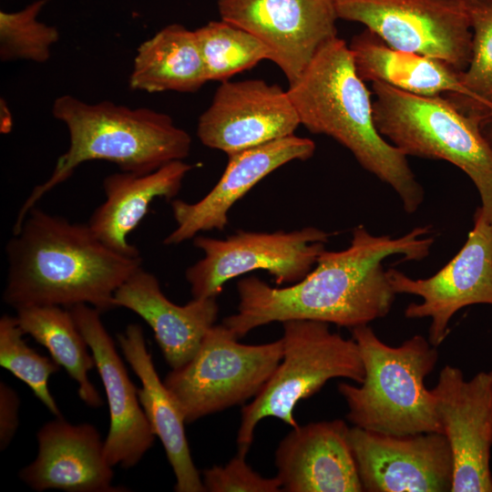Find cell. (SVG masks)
Here are the masks:
<instances>
[{"mask_svg":"<svg viewBox=\"0 0 492 492\" xmlns=\"http://www.w3.org/2000/svg\"><path fill=\"white\" fill-rule=\"evenodd\" d=\"M192 168L183 160H174L149 173L120 171L107 176L103 180L105 200L94 210L87 225L110 249L122 255L140 257L136 246L128 242V235L155 199L170 200L179 193Z\"/></svg>","mask_w":492,"mask_h":492,"instance_id":"22","label":"cell"},{"mask_svg":"<svg viewBox=\"0 0 492 492\" xmlns=\"http://www.w3.org/2000/svg\"><path fill=\"white\" fill-rule=\"evenodd\" d=\"M348 439L364 491L452 490L453 456L442 433L396 436L354 426Z\"/></svg>","mask_w":492,"mask_h":492,"instance_id":"14","label":"cell"},{"mask_svg":"<svg viewBox=\"0 0 492 492\" xmlns=\"http://www.w3.org/2000/svg\"><path fill=\"white\" fill-rule=\"evenodd\" d=\"M486 127H489L490 128V130L488 132V134L485 133L487 138H488L489 142L491 143L492 145V122L487 124ZM485 127V128H486Z\"/></svg>","mask_w":492,"mask_h":492,"instance_id":"32","label":"cell"},{"mask_svg":"<svg viewBox=\"0 0 492 492\" xmlns=\"http://www.w3.org/2000/svg\"><path fill=\"white\" fill-rule=\"evenodd\" d=\"M94 357L109 408V431L105 455L112 466H135L152 446L153 434L116 345L105 328L100 312L87 304L68 308Z\"/></svg>","mask_w":492,"mask_h":492,"instance_id":"17","label":"cell"},{"mask_svg":"<svg viewBox=\"0 0 492 492\" xmlns=\"http://www.w3.org/2000/svg\"><path fill=\"white\" fill-rule=\"evenodd\" d=\"M432 232L430 226H419L394 238L358 225L346 249L324 250L313 270L293 284L275 288L252 276L239 281L237 313L222 323L238 339L274 322L313 320L349 329L369 324L388 314L396 295L384 261L391 256L424 260L435 242Z\"/></svg>","mask_w":492,"mask_h":492,"instance_id":"1","label":"cell"},{"mask_svg":"<svg viewBox=\"0 0 492 492\" xmlns=\"http://www.w3.org/2000/svg\"><path fill=\"white\" fill-rule=\"evenodd\" d=\"M15 316L0 319V365L24 382L38 400L56 417H63L49 387V377L59 364L29 347Z\"/></svg>","mask_w":492,"mask_h":492,"instance_id":"27","label":"cell"},{"mask_svg":"<svg viewBox=\"0 0 492 492\" xmlns=\"http://www.w3.org/2000/svg\"><path fill=\"white\" fill-rule=\"evenodd\" d=\"M465 1L472 29V50L460 77L472 93L492 104V1Z\"/></svg>","mask_w":492,"mask_h":492,"instance_id":"29","label":"cell"},{"mask_svg":"<svg viewBox=\"0 0 492 492\" xmlns=\"http://www.w3.org/2000/svg\"><path fill=\"white\" fill-rule=\"evenodd\" d=\"M35 460L19 477L36 491L122 492L112 485L114 472L107 460L104 441L87 423L73 425L63 417L46 423L36 435Z\"/></svg>","mask_w":492,"mask_h":492,"instance_id":"18","label":"cell"},{"mask_svg":"<svg viewBox=\"0 0 492 492\" xmlns=\"http://www.w3.org/2000/svg\"><path fill=\"white\" fill-rule=\"evenodd\" d=\"M15 311L25 334L45 346L51 358L77 383L81 400L90 407H100L103 399L87 375L96 363L70 311L55 305L27 306Z\"/></svg>","mask_w":492,"mask_h":492,"instance_id":"25","label":"cell"},{"mask_svg":"<svg viewBox=\"0 0 492 492\" xmlns=\"http://www.w3.org/2000/svg\"><path fill=\"white\" fill-rule=\"evenodd\" d=\"M372 91L379 133L406 157L441 159L460 169L478 191V209L492 222V145L484 132L492 113L379 81L372 83Z\"/></svg>","mask_w":492,"mask_h":492,"instance_id":"5","label":"cell"},{"mask_svg":"<svg viewBox=\"0 0 492 492\" xmlns=\"http://www.w3.org/2000/svg\"><path fill=\"white\" fill-rule=\"evenodd\" d=\"M117 340L141 383V387L138 388L139 403L153 434L165 449L176 477L175 491H206L190 455L182 409L155 369L142 327L130 323L124 332L117 334Z\"/></svg>","mask_w":492,"mask_h":492,"instance_id":"21","label":"cell"},{"mask_svg":"<svg viewBox=\"0 0 492 492\" xmlns=\"http://www.w3.org/2000/svg\"><path fill=\"white\" fill-rule=\"evenodd\" d=\"M330 323L313 320L282 323V357L261 392L243 405L237 433L238 453L247 455L258 423L275 417L292 427L297 404L334 378L361 384L364 369L355 341L333 333Z\"/></svg>","mask_w":492,"mask_h":492,"instance_id":"7","label":"cell"},{"mask_svg":"<svg viewBox=\"0 0 492 492\" xmlns=\"http://www.w3.org/2000/svg\"><path fill=\"white\" fill-rule=\"evenodd\" d=\"M207 81L195 32L170 24L138 47L128 83L149 93H193Z\"/></svg>","mask_w":492,"mask_h":492,"instance_id":"24","label":"cell"},{"mask_svg":"<svg viewBox=\"0 0 492 492\" xmlns=\"http://www.w3.org/2000/svg\"><path fill=\"white\" fill-rule=\"evenodd\" d=\"M223 323L205 334L194 356L171 369L164 384L186 424L244 404L268 382L282 357V342L245 344Z\"/></svg>","mask_w":492,"mask_h":492,"instance_id":"8","label":"cell"},{"mask_svg":"<svg viewBox=\"0 0 492 492\" xmlns=\"http://www.w3.org/2000/svg\"><path fill=\"white\" fill-rule=\"evenodd\" d=\"M330 233L314 227L292 231H239L226 239L195 236L204 256L190 266L185 277L195 299L217 298L225 283L240 275L264 270L276 284H293L314 267Z\"/></svg>","mask_w":492,"mask_h":492,"instance_id":"9","label":"cell"},{"mask_svg":"<svg viewBox=\"0 0 492 492\" xmlns=\"http://www.w3.org/2000/svg\"><path fill=\"white\" fill-rule=\"evenodd\" d=\"M7 278L3 300L15 310L114 305L116 291L142 264L104 244L87 223L71 222L34 207L5 247Z\"/></svg>","mask_w":492,"mask_h":492,"instance_id":"2","label":"cell"},{"mask_svg":"<svg viewBox=\"0 0 492 492\" xmlns=\"http://www.w3.org/2000/svg\"><path fill=\"white\" fill-rule=\"evenodd\" d=\"M351 331L364 377L359 385L338 384L348 421L389 435L442 433L435 395L425 384L438 361L436 347L420 334L390 346L368 324Z\"/></svg>","mask_w":492,"mask_h":492,"instance_id":"6","label":"cell"},{"mask_svg":"<svg viewBox=\"0 0 492 492\" xmlns=\"http://www.w3.org/2000/svg\"><path fill=\"white\" fill-rule=\"evenodd\" d=\"M52 114L68 131L69 146L50 177L36 186L20 208L13 232L45 194L65 182L82 163L107 160L121 171L144 174L183 160L191 138L167 114L148 108H131L111 101L87 103L71 95L55 99Z\"/></svg>","mask_w":492,"mask_h":492,"instance_id":"4","label":"cell"},{"mask_svg":"<svg viewBox=\"0 0 492 492\" xmlns=\"http://www.w3.org/2000/svg\"><path fill=\"white\" fill-rule=\"evenodd\" d=\"M287 92L301 125L346 148L365 170L395 190L407 213L418 210L424 190L407 157L377 130L371 93L344 40L336 36L326 42Z\"/></svg>","mask_w":492,"mask_h":492,"instance_id":"3","label":"cell"},{"mask_svg":"<svg viewBox=\"0 0 492 492\" xmlns=\"http://www.w3.org/2000/svg\"><path fill=\"white\" fill-rule=\"evenodd\" d=\"M114 305L132 311L150 326L171 369L194 356L219 314L216 298H193L184 305L170 302L157 277L142 267L116 291Z\"/></svg>","mask_w":492,"mask_h":492,"instance_id":"20","label":"cell"},{"mask_svg":"<svg viewBox=\"0 0 492 492\" xmlns=\"http://www.w3.org/2000/svg\"><path fill=\"white\" fill-rule=\"evenodd\" d=\"M387 276L397 293L419 296L405 309L409 319L430 318L428 340L436 347L448 335L449 323L462 308L473 304L492 305V222L480 210L474 215V226L456 256L436 274L413 279L390 268Z\"/></svg>","mask_w":492,"mask_h":492,"instance_id":"11","label":"cell"},{"mask_svg":"<svg viewBox=\"0 0 492 492\" xmlns=\"http://www.w3.org/2000/svg\"><path fill=\"white\" fill-rule=\"evenodd\" d=\"M314 151L312 139L293 134L228 155L224 172L206 196L193 203L171 201L177 226L164 244L176 245L201 231L224 230L229 210L259 181L288 162L312 158Z\"/></svg>","mask_w":492,"mask_h":492,"instance_id":"16","label":"cell"},{"mask_svg":"<svg viewBox=\"0 0 492 492\" xmlns=\"http://www.w3.org/2000/svg\"><path fill=\"white\" fill-rule=\"evenodd\" d=\"M208 81H227L270 59L267 46L250 32L224 20L194 30Z\"/></svg>","mask_w":492,"mask_h":492,"instance_id":"26","label":"cell"},{"mask_svg":"<svg viewBox=\"0 0 492 492\" xmlns=\"http://www.w3.org/2000/svg\"><path fill=\"white\" fill-rule=\"evenodd\" d=\"M349 48L364 81L383 82L420 96L446 93L492 111V104L465 87L461 71L440 59L394 48L367 28L352 38Z\"/></svg>","mask_w":492,"mask_h":492,"instance_id":"23","label":"cell"},{"mask_svg":"<svg viewBox=\"0 0 492 492\" xmlns=\"http://www.w3.org/2000/svg\"><path fill=\"white\" fill-rule=\"evenodd\" d=\"M20 400L17 393L6 383L0 382V447L5 450L19 425Z\"/></svg>","mask_w":492,"mask_h":492,"instance_id":"31","label":"cell"},{"mask_svg":"<svg viewBox=\"0 0 492 492\" xmlns=\"http://www.w3.org/2000/svg\"><path fill=\"white\" fill-rule=\"evenodd\" d=\"M492 1V0H491Z\"/></svg>","mask_w":492,"mask_h":492,"instance_id":"33","label":"cell"},{"mask_svg":"<svg viewBox=\"0 0 492 492\" xmlns=\"http://www.w3.org/2000/svg\"><path fill=\"white\" fill-rule=\"evenodd\" d=\"M300 125L287 90L262 79L227 80L200 115L197 136L231 155L293 135Z\"/></svg>","mask_w":492,"mask_h":492,"instance_id":"15","label":"cell"},{"mask_svg":"<svg viewBox=\"0 0 492 492\" xmlns=\"http://www.w3.org/2000/svg\"><path fill=\"white\" fill-rule=\"evenodd\" d=\"M338 19L357 22L388 46L440 59L458 71L469 64L472 29L465 0H333Z\"/></svg>","mask_w":492,"mask_h":492,"instance_id":"10","label":"cell"},{"mask_svg":"<svg viewBox=\"0 0 492 492\" xmlns=\"http://www.w3.org/2000/svg\"><path fill=\"white\" fill-rule=\"evenodd\" d=\"M349 429L341 419L292 427L274 455L282 491H364L349 444Z\"/></svg>","mask_w":492,"mask_h":492,"instance_id":"19","label":"cell"},{"mask_svg":"<svg viewBox=\"0 0 492 492\" xmlns=\"http://www.w3.org/2000/svg\"><path fill=\"white\" fill-rule=\"evenodd\" d=\"M431 390L453 456L451 492H492V371L466 380L447 364Z\"/></svg>","mask_w":492,"mask_h":492,"instance_id":"13","label":"cell"},{"mask_svg":"<svg viewBox=\"0 0 492 492\" xmlns=\"http://www.w3.org/2000/svg\"><path fill=\"white\" fill-rule=\"evenodd\" d=\"M221 20L259 38L289 85L318 50L337 36L333 0H218Z\"/></svg>","mask_w":492,"mask_h":492,"instance_id":"12","label":"cell"},{"mask_svg":"<svg viewBox=\"0 0 492 492\" xmlns=\"http://www.w3.org/2000/svg\"><path fill=\"white\" fill-rule=\"evenodd\" d=\"M48 0H36L16 12H0V58L46 62L59 39L56 26L37 20Z\"/></svg>","mask_w":492,"mask_h":492,"instance_id":"28","label":"cell"},{"mask_svg":"<svg viewBox=\"0 0 492 492\" xmlns=\"http://www.w3.org/2000/svg\"><path fill=\"white\" fill-rule=\"evenodd\" d=\"M202 483L209 492H279L277 477H264L246 462V455L238 453L224 466H213L202 471Z\"/></svg>","mask_w":492,"mask_h":492,"instance_id":"30","label":"cell"}]
</instances>
